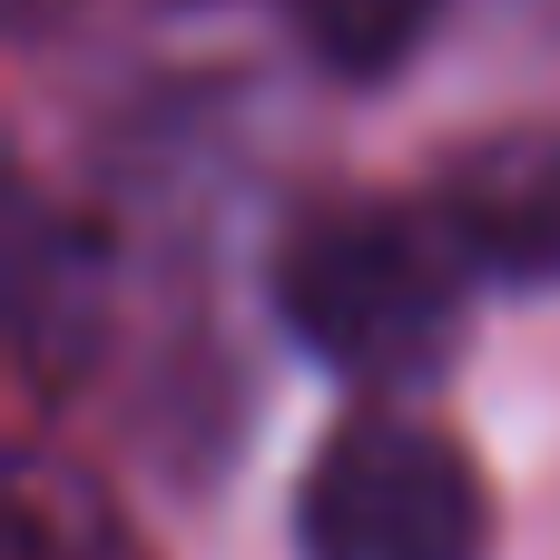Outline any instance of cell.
Returning <instances> with one entry per match:
<instances>
[{"mask_svg":"<svg viewBox=\"0 0 560 560\" xmlns=\"http://www.w3.org/2000/svg\"><path fill=\"white\" fill-rule=\"evenodd\" d=\"M276 315L354 384H423L463 335V256L433 217L335 207L276 246Z\"/></svg>","mask_w":560,"mask_h":560,"instance_id":"1","label":"cell"},{"mask_svg":"<svg viewBox=\"0 0 560 560\" xmlns=\"http://www.w3.org/2000/svg\"><path fill=\"white\" fill-rule=\"evenodd\" d=\"M482 472L413 413L345 423L295 492L305 560H482Z\"/></svg>","mask_w":560,"mask_h":560,"instance_id":"2","label":"cell"},{"mask_svg":"<svg viewBox=\"0 0 560 560\" xmlns=\"http://www.w3.org/2000/svg\"><path fill=\"white\" fill-rule=\"evenodd\" d=\"M443 246L463 256V276L492 285H560V128H502L482 148H463L433 177Z\"/></svg>","mask_w":560,"mask_h":560,"instance_id":"3","label":"cell"},{"mask_svg":"<svg viewBox=\"0 0 560 560\" xmlns=\"http://www.w3.org/2000/svg\"><path fill=\"white\" fill-rule=\"evenodd\" d=\"M98 325H108L98 246H89L59 207L20 197V217H10V345H20V364H30L39 384H59V374L89 364Z\"/></svg>","mask_w":560,"mask_h":560,"instance_id":"4","label":"cell"},{"mask_svg":"<svg viewBox=\"0 0 560 560\" xmlns=\"http://www.w3.org/2000/svg\"><path fill=\"white\" fill-rule=\"evenodd\" d=\"M453 0H295V39L335 79H394Z\"/></svg>","mask_w":560,"mask_h":560,"instance_id":"5","label":"cell"},{"mask_svg":"<svg viewBox=\"0 0 560 560\" xmlns=\"http://www.w3.org/2000/svg\"><path fill=\"white\" fill-rule=\"evenodd\" d=\"M10 560H138V541H128V522H118L89 482L49 472V463H20V492H10Z\"/></svg>","mask_w":560,"mask_h":560,"instance_id":"6","label":"cell"},{"mask_svg":"<svg viewBox=\"0 0 560 560\" xmlns=\"http://www.w3.org/2000/svg\"><path fill=\"white\" fill-rule=\"evenodd\" d=\"M59 10H69V0H10V30H20V39H49Z\"/></svg>","mask_w":560,"mask_h":560,"instance_id":"7","label":"cell"}]
</instances>
